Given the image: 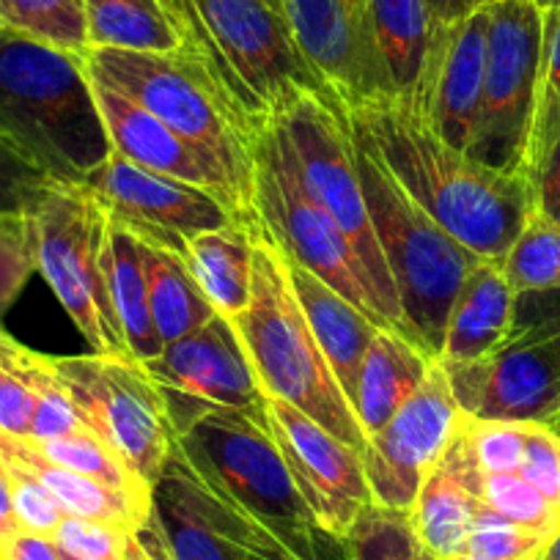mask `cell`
I'll use <instances>...</instances> for the list:
<instances>
[{"label":"cell","instance_id":"2e32d148","mask_svg":"<svg viewBox=\"0 0 560 560\" xmlns=\"http://www.w3.org/2000/svg\"><path fill=\"white\" fill-rule=\"evenodd\" d=\"M83 187L102 203L107 218L124 225L129 234L179 250H187L190 236L242 223L240 214L214 192L140 168L116 152L85 179Z\"/></svg>","mask_w":560,"mask_h":560},{"label":"cell","instance_id":"52a82bcc","mask_svg":"<svg viewBox=\"0 0 560 560\" xmlns=\"http://www.w3.org/2000/svg\"><path fill=\"white\" fill-rule=\"evenodd\" d=\"M352 135L369 218L396 283L398 303L418 338L420 352L438 363L451 305L481 256L434 223L393 179L369 140L354 129Z\"/></svg>","mask_w":560,"mask_h":560},{"label":"cell","instance_id":"30bf717a","mask_svg":"<svg viewBox=\"0 0 560 560\" xmlns=\"http://www.w3.org/2000/svg\"><path fill=\"white\" fill-rule=\"evenodd\" d=\"M36 269L94 354L132 358L105 275L107 212L85 187L56 185L34 209Z\"/></svg>","mask_w":560,"mask_h":560},{"label":"cell","instance_id":"9f6ffc18","mask_svg":"<svg viewBox=\"0 0 560 560\" xmlns=\"http://www.w3.org/2000/svg\"><path fill=\"white\" fill-rule=\"evenodd\" d=\"M487 3H489V0H470V7H472V9H478V7H487Z\"/></svg>","mask_w":560,"mask_h":560},{"label":"cell","instance_id":"8fae6325","mask_svg":"<svg viewBox=\"0 0 560 560\" xmlns=\"http://www.w3.org/2000/svg\"><path fill=\"white\" fill-rule=\"evenodd\" d=\"M52 371L85 427L100 434L149 489L158 487L174 456L176 432L147 369L132 358L89 354L52 358Z\"/></svg>","mask_w":560,"mask_h":560},{"label":"cell","instance_id":"484cf974","mask_svg":"<svg viewBox=\"0 0 560 560\" xmlns=\"http://www.w3.org/2000/svg\"><path fill=\"white\" fill-rule=\"evenodd\" d=\"M138 242L140 256H143V272H147L149 308H152L160 341L163 347H168V343L201 330L207 322L218 316V311L209 305L207 294L198 287L190 261H187V250L152 240Z\"/></svg>","mask_w":560,"mask_h":560},{"label":"cell","instance_id":"db71d44e","mask_svg":"<svg viewBox=\"0 0 560 560\" xmlns=\"http://www.w3.org/2000/svg\"><path fill=\"white\" fill-rule=\"evenodd\" d=\"M547 558H549V560H560V533H558V536H555V541L549 544Z\"/></svg>","mask_w":560,"mask_h":560},{"label":"cell","instance_id":"5b68a950","mask_svg":"<svg viewBox=\"0 0 560 560\" xmlns=\"http://www.w3.org/2000/svg\"><path fill=\"white\" fill-rule=\"evenodd\" d=\"M250 303L231 319V325L245 349L258 387L264 396L298 407L363 454L369 438L294 298L278 240L269 234L261 218L250 225Z\"/></svg>","mask_w":560,"mask_h":560},{"label":"cell","instance_id":"e7e4bbea","mask_svg":"<svg viewBox=\"0 0 560 560\" xmlns=\"http://www.w3.org/2000/svg\"><path fill=\"white\" fill-rule=\"evenodd\" d=\"M541 560H549V558H547V555H544V558H541Z\"/></svg>","mask_w":560,"mask_h":560},{"label":"cell","instance_id":"ac0fdd59","mask_svg":"<svg viewBox=\"0 0 560 560\" xmlns=\"http://www.w3.org/2000/svg\"><path fill=\"white\" fill-rule=\"evenodd\" d=\"M278 7L308 67L343 105L393 96L369 0H278Z\"/></svg>","mask_w":560,"mask_h":560},{"label":"cell","instance_id":"9a60e30c","mask_svg":"<svg viewBox=\"0 0 560 560\" xmlns=\"http://www.w3.org/2000/svg\"><path fill=\"white\" fill-rule=\"evenodd\" d=\"M140 365L158 385L176 438L203 415L264 401L234 325L220 314Z\"/></svg>","mask_w":560,"mask_h":560},{"label":"cell","instance_id":"d590c367","mask_svg":"<svg viewBox=\"0 0 560 560\" xmlns=\"http://www.w3.org/2000/svg\"><path fill=\"white\" fill-rule=\"evenodd\" d=\"M525 176L533 190V209L560 225V105L536 107Z\"/></svg>","mask_w":560,"mask_h":560},{"label":"cell","instance_id":"74e56055","mask_svg":"<svg viewBox=\"0 0 560 560\" xmlns=\"http://www.w3.org/2000/svg\"><path fill=\"white\" fill-rule=\"evenodd\" d=\"M552 538L505 520L489 505H481L470 530L467 555L478 560H541Z\"/></svg>","mask_w":560,"mask_h":560},{"label":"cell","instance_id":"bcb514c9","mask_svg":"<svg viewBox=\"0 0 560 560\" xmlns=\"http://www.w3.org/2000/svg\"><path fill=\"white\" fill-rule=\"evenodd\" d=\"M511 332L547 336L560 341V289L516 294Z\"/></svg>","mask_w":560,"mask_h":560},{"label":"cell","instance_id":"680465c9","mask_svg":"<svg viewBox=\"0 0 560 560\" xmlns=\"http://www.w3.org/2000/svg\"><path fill=\"white\" fill-rule=\"evenodd\" d=\"M0 462H3V434H0Z\"/></svg>","mask_w":560,"mask_h":560},{"label":"cell","instance_id":"f35d334b","mask_svg":"<svg viewBox=\"0 0 560 560\" xmlns=\"http://www.w3.org/2000/svg\"><path fill=\"white\" fill-rule=\"evenodd\" d=\"M36 272V231L31 214H0V316Z\"/></svg>","mask_w":560,"mask_h":560},{"label":"cell","instance_id":"ffe728a7","mask_svg":"<svg viewBox=\"0 0 560 560\" xmlns=\"http://www.w3.org/2000/svg\"><path fill=\"white\" fill-rule=\"evenodd\" d=\"M91 83H94V94L96 102H100L102 118H105L107 135L113 140V152L127 158L129 163L140 165V168L158 171V174L203 187V190L223 198L240 214L242 223H256L258 214H247L242 209L229 182L185 138H179L174 129L165 127L158 116H152L147 107L129 100L121 91L110 89L105 83H96V80H91Z\"/></svg>","mask_w":560,"mask_h":560},{"label":"cell","instance_id":"cb8c5ba5","mask_svg":"<svg viewBox=\"0 0 560 560\" xmlns=\"http://www.w3.org/2000/svg\"><path fill=\"white\" fill-rule=\"evenodd\" d=\"M514 303L516 292L511 289L500 261L481 258L456 292L438 363H472L494 352L509 338Z\"/></svg>","mask_w":560,"mask_h":560},{"label":"cell","instance_id":"4316f807","mask_svg":"<svg viewBox=\"0 0 560 560\" xmlns=\"http://www.w3.org/2000/svg\"><path fill=\"white\" fill-rule=\"evenodd\" d=\"M3 462L20 465L31 476L39 478L56 494L67 516H83V520H96L107 522V525L127 527V530H138L149 520V514H152V505L138 503L129 494L105 487V483L94 481V478H85L80 472L67 470V467L52 465L34 445L23 443V440L3 438Z\"/></svg>","mask_w":560,"mask_h":560},{"label":"cell","instance_id":"f5cc1de1","mask_svg":"<svg viewBox=\"0 0 560 560\" xmlns=\"http://www.w3.org/2000/svg\"><path fill=\"white\" fill-rule=\"evenodd\" d=\"M245 552H247V560H298V558H292L289 552H283V549L253 547V549H245ZM343 555H347V547H343V541H341L336 549H332L330 558L327 560H343Z\"/></svg>","mask_w":560,"mask_h":560},{"label":"cell","instance_id":"6125c7cd","mask_svg":"<svg viewBox=\"0 0 560 560\" xmlns=\"http://www.w3.org/2000/svg\"><path fill=\"white\" fill-rule=\"evenodd\" d=\"M462 560H478V558H470V555H467V558H462Z\"/></svg>","mask_w":560,"mask_h":560},{"label":"cell","instance_id":"3957f363","mask_svg":"<svg viewBox=\"0 0 560 560\" xmlns=\"http://www.w3.org/2000/svg\"><path fill=\"white\" fill-rule=\"evenodd\" d=\"M160 7L182 56L253 135L298 94L327 89L294 45L278 0H160Z\"/></svg>","mask_w":560,"mask_h":560},{"label":"cell","instance_id":"836d02e7","mask_svg":"<svg viewBox=\"0 0 560 560\" xmlns=\"http://www.w3.org/2000/svg\"><path fill=\"white\" fill-rule=\"evenodd\" d=\"M500 267L516 294L560 289V225L533 209Z\"/></svg>","mask_w":560,"mask_h":560},{"label":"cell","instance_id":"83f0119b","mask_svg":"<svg viewBox=\"0 0 560 560\" xmlns=\"http://www.w3.org/2000/svg\"><path fill=\"white\" fill-rule=\"evenodd\" d=\"M369 18L393 96L409 100L440 23L427 0H369Z\"/></svg>","mask_w":560,"mask_h":560},{"label":"cell","instance_id":"f546056e","mask_svg":"<svg viewBox=\"0 0 560 560\" xmlns=\"http://www.w3.org/2000/svg\"><path fill=\"white\" fill-rule=\"evenodd\" d=\"M105 275L107 289H110L113 311L118 316L124 338L132 360L147 363L163 352V341L154 327L152 308H149L147 272H143V256H140V242L129 234L124 225L107 218V240H105Z\"/></svg>","mask_w":560,"mask_h":560},{"label":"cell","instance_id":"b9f144b4","mask_svg":"<svg viewBox=\"0 0 560 560\" xmlns=\"http://www.w3.org/2000/svg\"><path fill=\"white\" fill-rule=\"evenodd\" d=\"M3 465L9 467V476H12V503L20 530L52 538V533L67 516L56 494L20 465H12V462H3Z\"/></svg>","mask_w":560,"mask_h":560},{"label":"cell","instance_id":"9c48e42d","mask_svg":"<svg viewBox=\"0 0 560 560\" xmlns=\"http://www.w3.org/2000/svg\"><path fill=\"white\" fill-rule=\"evenodd\" d=\"M253 154H256L253 198H256L258 218L269 234L294 261L325 280L327 287L336 289L369 319L390 330L358 250L332 214L308 192L298 152L278 118L258 132Z\"/></svg>","mask_w":560,"mask_h":560},{"label":"cell","instance_id":"7a4b0ae2","mask_svg":"<svg viewBox=\"0 0 560 560\" xmlns=\"http://www.w3.org/2000/svg\"><path fill=\"white\" fill-rule=\"evenodd\" d=\"M0 143L58 185H85L113 140L83 56L0 28Z\"/></svg>","mask_w":560,"mask_h":560},{"label":"cell","instance_id":"4fadbf2b","mask_svg":"<svg viewBox=\"0 0 560 560\" xmlns=\"http://www.w3.org/2000/svg\"><path fill=\"white\" fill-rule=\"evenodd\" d=\"M465 423L467 415L451 393L443 365L432 363L423 385L365 443L363 467L374 503L409 514L423 481Z\"/></svg>","mask_w":560,"mask_h":560},{"label":"cell","instance_id":"d6a6232c","mask_svg":"<svg viewBox=\"0 0 560 560\" xmlns=\"http://www.w3.org/2000/svg\"><path fill=\"white\" fill-rule=\"evenodd\" d=\"M0 28L74 56H85L91 47L85 0H0Z\"/></svg>","mask_w":560,"mask_h":560},{"label":"cell","instance_id":"03108f58","mask_svg":"<svg viewBox=\"0 0 560 560\" xmlns=\"http://www.w3.org/2000/svg\"><path fill=\"white\" fill-rule=\"evenodd\" d=\"M558 432H560V429H558Z\"/></svg>","mask_w":560,"mask_h":560},{"label":"cell","instance_id":"60d3db41","mask_svg":"<svg viewBox=\"0 0 560 560\" xmlns=\"http://www.w3.org/2000/svg\"><path fill=\"white\" fill-rule=\"evenodd\" d=\"M135 530L107 525V522L83 520V516H63L52 541L63 555L78 560H127V544Z\"/></svg>","mask_w":560,"mask_h":560},{"label":"cell","instance_id":"91938a15","mask_svg":"<svg viewBox=\"0 0 560 560\" xmlns=\"http://www.w3.org/2000/svg\"><path fill=\"white\" fill-rule=\"evenodd\" d=\"M61 560H78V558H72V555H63L61 552Z\"/></svg>","mask_w":560,"mask_h":560},{"label":"cell","instance_id":"94428289","mask_svg":"<svg viewBox=\"0 0 560 560\" xmlns=\"http://www.w3.org/2000/svg\"><path fill=\"white\" fill-rule=\"evenodd\" d=\"M343 547H347V544H343ZM343 560H352V555H349V549H347V555H343Z\"/></svg>","mask_w":560,"mask_h":560},{"label":"cell","instance_id":"d6986e66","mask_svg":"<svg viewBox=\"0 0 560 560\" xmlns=\"http://www.w3.org/2000/svg\"><path fill=\"white\" fill-rule=\"evenodd\" d=\"M487 31V7L472 9L451 25H440L415 94L404 100L440 140L465 154H470L481 110Z\"/></svg>","mask_w":560,"mask_h":560},{"label":"cell","instance_id":"7bdbcfd3","mask_svg":"<svg viewBox=\"0 0 560 560\" xmlns=\"http://www.w3.org/2000/svg\"><path fill=\"white\" fill-rule=\"evenodd\" d=\"M58 182L0 143V214H28Z\"/></svg>","mask_w":560,"mask_h":560},{"label":"cell","instance_id":"f6af8a7d","mask_svg":"<svg viewBox=\"0 0 560 560\" xmlns=\"http://www.w3.org/2000/svg\"><path fill=\"white\" fill-rule=\"evenodd\" d=\"M36 396L18 374L0 365V434L9 440H28L34 423Z\"/></svg>","mask_w":560,"mask_h":560},{"label":"cell","instance_id":"7dc6e473","mask_svg":"<svg viewBox=\"0 0 560 560\" xmlns=\"http://www.w3.org/2000/svg\"><path fill=\"white\" fill-rule=\"evenodd\" d=\"M538 102L560 105V9H547V12H544L541 83H538Z\"/></svg>","mask_w":560,"mask_h":560},{"label":"cell","instance_id":"277c9868","mask_svg":"<svg viewBox=\"0 0 560 560\" xmlns=\"http://www.w3.org/2000/svg\"><path fill=\"white\" fill-rule=\"evenodd\" d=\"M176 456L192 481L223 509L269 533L298 560H327L341 538L322 530L300 498L269 429L264 401L218 409L176 438Z\"/></svg>","mask_w":560,"mask_h":560},{"label":"cell","instance_id":"5bb4252c","mask_svg":"<svg viewBox=\"0 0 560 560\" xmlns=\"http://www.w3.org/2000/svg\"><path fill=\"white\" fill-rule=\"evenodd\" d=\"M456 404L470 420L560 429V341L509 332L487 358L443 365Z\"/></svg>","mask_w":560,"mask_h":560},{"label":"cell","instance_id":"ee69618b","mask_svg":"<svg viewBox=\"0 0 560 560\" xmlns=\"http://www.w3.org/2000/svg\"><path fill=\"white\" fill-rule=\"evenodd\" d=\"M516 476L538 489L560 511V432L530 423L527 448Z\"/></svg>","mask_w":560,"mask_h":560},{"label":"cell","instance_id":"c3c4849f","mask_svg":"<svg viewBox=\"0 0 560 560\" xmlns=\"http://www.w3.org/2000/svg\"><path fill=\"white\" fill-rule=\"evenodd\" d=\"M127 560H176L174 555H171L168 541H165L154 514H149V520L132 533V538H129Z\"/></svg>","mask_w":560,"mask_h":560},{"label":"cell","instance_id":"f1b7e54d","mask_svg":"<svg viewBox=\"0 0 560 560\" xmlns=\"http://www.w3.org/2000/svg\"><path fill=\"white\" fill-rule=\"evenodd\" d=\"M253 225V223H250ZM250 225L231 223L187 240V261L209 305L234 319L250 303L253 236Z\"/></svg>","mask_w":560,"mask_h":560},{"label":"cell","instance_id":"4dcf8cb0","mask_svg":"<svg viewBox=\"0 0 560 560\" xmlns=\"http://www.w3.org/2000/svg\"><path fill=\"white\" fill-rule=\"evenodd\" d=\"M89 45L135 52H179L160 0H85Z\"/></svg>","mask_w":560,"mask_h":560},{"label":"cell","instance_id":"8992f818","mask_svg":"<svg viewBox=\"0 0 560 560\" xmlns=\"http://www.w3.org/2000/svg\"><path fill=\"white\" fill-rule=\"evenodd\" d=\"M89 78L121 91L147 107L179 138H185L234 190L247 214L256 212L253 174L256 138L231 113L223 96L182 52H135L89 47L83 56Z\"/></svg>","mask_w":560,"mask_h":560},{"label":"cell","instance_id":"816d5d0a","mask_svg":"<svg viewBox=\"0 0 560 560\" xmlns=\"http://www.w3.org/2000/svg\"><path fill=\"white\" fill-rule=\"evenodd\" d=\"M427 3L440 25H451L456 23V20L465 18V14L472 12L470 0H427Z\"/></svg>","mask_w":560,"mask_h":560},{"label":"cell","instance_id":"ab89813d","mask_svg":"<svg viewBox=\"0 0 560 560\" xmlns=\"http://www.w3.org/2000/svg\"><path fill=\"white\" fill-rule=\"evenodd\" d=\"M527 432H530V423H498V420L467 418L465 427L470 454L483 476L520 470L527 448Z\"/></svg>","mask_w":560,"mask_h":560},{"label":"cell","instance_id":"d4e9b609","mask_svg":"<svg viewBox=\"0 0 560 560\" xmlns=\"http://www.w3.org/2000/svg\"><path fill=\"white\" fill-rule=\"evenodd\" d=\"M434 360L393 330H380L360 365L354 415L365 438L380 432L404 401L423 385Z\"/></svg>","mask_w":560,"mask_h":560},{"label":"cell","instance_id":"be15d7a7","mask_svg":"<svg viewBox=\"0 0 560 560\" xmlns=\"http://www.w3.org/2000/svg\"><path fill=\"white\" fill-rule=\"evenodd\" d=\"M0 560H7V555H3V552H0Z\"/></svg>","mask_w":560,"mask_h":560},{"label":"cell","instance_id":"603a6c76","mask_svg":"<svg viewBox=\"0 0 560 560\" xmlns=\"http://www.w3.org/2000/svg\"><path fill=\"white\" fill-rule=\"evenodd\" d=\"M283 261H287L294 298H298L300 308H303L305 319H308L332 374L341 382L343 393H347V398L354 407L360 365H363V358L369 352L371 341L376 338V332L385 330V327H380L363 311L354 308L347 298H341L336 289L327 287L325 280L308 272L303 264L294 261L287 250H283Z\"/></svg>","mask_w":560,"mask_h":560},{"label":"cell","instance_id":"8d00e7d4","mask_svg":"<svg viewBox=\"0 0 560 560\" xmlns=\"http://www.w3.org/2000/svg\"><path fill=\"white\" fill-rule=\"evenodd\" d=\"M481 503L498 511L505 520L516 522L522 527H530V530L541 533V536L552 538V541L560 533V511L533 483H527L516 472L483 476Z\"/></svg>","mask_w":560,"mask_h":560},{"label":"cell","instance_id":"e575fe53","mask_svg":"<svg viewBox=\"0 0 560 560\" xmlns=\"http://www.w3.org/2000/svg\"><path fill=\"white\" fill-rule=\"evenodd\" d=\"M352 560H438L423 549L409 514L371 503L343 538Z\"/></svg>","mask_w":560,"mask_h":560},{"label":"cell","instance_id":"6da1fadb","mask_svg":"<svg viewBox=\"0 0 560 560\" xmlns=\"http://www.w3.org/2000/svg\"><path fill=\"white\" fill-rule=\"evenodd\" d=\"M349 124L369 140L401 190L456 242L481 258L509 253L533 212L527 176L503 174L451 149L396 96L347 107Z\"/></svg>","mask_w":560,"mask_h":560},{"label":"cell","instance_id":"7402d4cb","mask_svg":"<svg viewBox=\"0 0 560 560\" xmlns=\"http://www.w3.org/2000/svg\"><path fill=\"white\" fill-rule=\"evenodd\" d=\"M152 514L176 560H247L245 547L220 522L212 494L192 481L176 448L152 492Z\"/></svg>","mask_w":560,"mask_h":560},{"label":"cell","instance_id":"11a10c76","mask_svg":"<svg viewBox=\"0 0 560 560\" xmlns=\"http://www.w3.org/2000/svg\"><path fill=\"white\" fill-rule=\"evenodd\" d=\"M541 12H547V9H560V0H533Z\"/></svg>","mask_w":560,"mask_h":560},{"label":"cell","instance_id":"681fc988","mask_svg":"<svg viewBox=\"0 0 560 560\" xmlns=\"http://www.w3.org/2000/svg\"><path fill=\"white\" fill-rule=\"evenodd\" d=\"M7 560H61V549L50 536L20 530L9 544Z\"/></svg>","mask_w":560,"mask_h":560},{"label":"cell","instance_id":"ba28073f","mask_svg":"<svg viewBox=\"0 0 560 560\" xmlns=\"http://www.w3.org/2000/svg\"><path fill=\"white\" fill-rule=\"evenodd\" d=\"M278 124L298 152L308 192L332 214V220L341 225L358 250L390 330L418 347V338L404 316L396 283H393V275L371 225L358 154H354V135L343 102L330 89L303 91L278 113Z\"/></svg>","mask_w":560,"mask_h":560},{"label":"cell","instance_id":"7c38bea8","mask_svg":"<svg viewBox=\"0 0 560 560\" xmlns=\"http://www.w3.org/2000/svg\"><path fill=\"white\" fill-rule=\"evenodd\" d=\"M487 69L470 158L525 176L541 83L544 12L533 0H489Z\"/></svg>","mask_w":560,"mask_h":560},{"label":"cell","instance_id":"e0dca14e","mask_svg":"<svg viewBox=\"0 0 560 560\" xmlns=\"http://www.w3.org/2000/svg\"><path fill=\"white\" fill-rule=\"evenodd\" d=\"M264 409L280 456L314 522L343 541L358 516L374 503L363 454L280 398L264 396Z\"/></svg>","mask_w":560,"mask_h":560},{"label":"cell","instance_id":"1f68e13d","mask_svg":"<svg viewBox=\"0 0 560 560\" xmlns=\"http://www.w3.org/2000/svg\"><path fill=\"white\" fill-rule=\"evenodd\" d=\"M47 462L58 467H67V470L80 472L85 478H94V481L105 483V487L118 489V492L129 494L132 500L143 505H152V492L147 483L140 481L127 465H124L121 456L105 443L96 432H91L89 427H80L78 432H69L63 438L45 440V443H31Z\"/></svg>","mask_w":560,"mask_h":560},{"label":"cell","instance_id":"44dd1931","mask_svg":"<svg viewBox=\"0 0 560 560\" xmlns=\"http://www.w3.org/2000/svg\"><path fill=\"white\" fill-rule=\"evenodd\" d=\"M467 427V423H465ZM483 472L467 445L465 429L420 487L409 522L427 552L438 560L467 558L472 522L481 509Z\"/></svg>","mask_w":560,"mask_h":560},{"label":"cell","instance_id":"6f0895ef","mask_svg":"<svg viewBox=\"0 0 560 560\" xmlns=\"http://www.w3.org/2000/svg\"><path fill=\"white\" fill-rule=\"evenodd\" d=\"M9 338H12V336H7V332H3V330H0V349H3V347H7V341H9Z\"/></svg>","mask_w":560,"mask_h":560},{"label":"cell","instance_id":"f907efd6","mask_svg":"<svg viewBox=\"0 0 560 560\" xmlns=\"http://www.w3.org/2000/svg\"><path fill=\"white\" fill-rule=\"evenodd\" d=\"M20 533L18 516H14V503H12V476H9V467L0 462V552L7 555L9 544L14 541V536Z\"/></svg>","mask_w":560,"mask_h":560}]
</instances>
